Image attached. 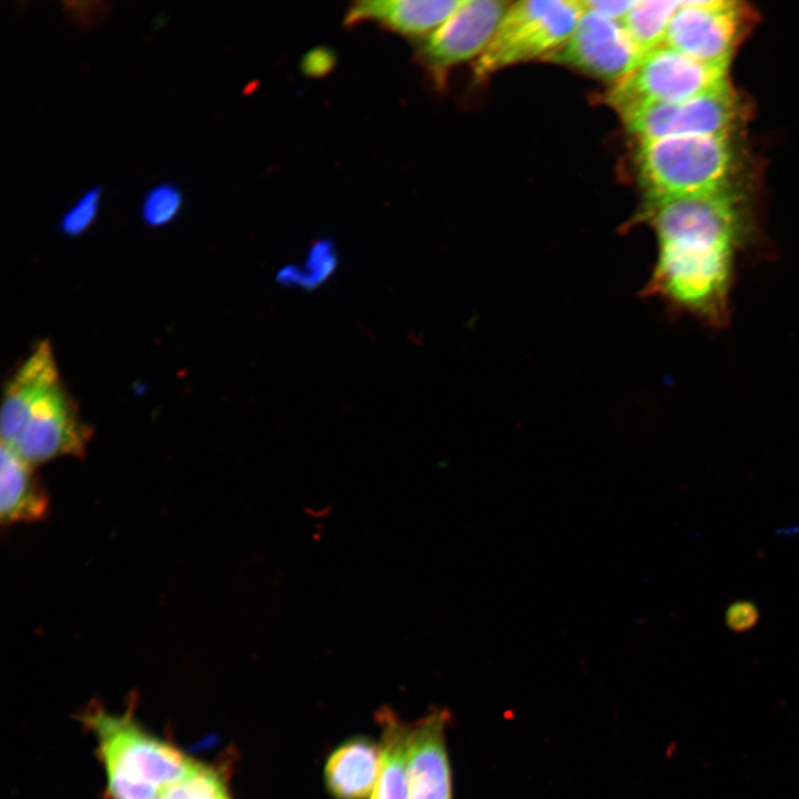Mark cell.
<instances>
[{"label":"cell","mask_w":799,"mask_h":799,"mask_svg":"<svg viewBox=\"0 0 799 799\" xmlns=\"http://www.w3.org/2000/svg\"><path fill=\"white\" fill-rule=\"evenodd\" d=\"M645 218L656 231L658 255L641 294L710 330L727 327L737 256L748 234L728 189L648 206Z\"/></svg>","instance_id":"6da1fadb"},{"label":"cell","mask_w":799,"mask_h":799,"mask_svg":"<svg viewBox=\"0 0 799 799\" xmlns=\"http://www.w3.org/2000/svg\"><path fill=\"white\" fill-rule=\"evenodd\" d=\"M82 719L97 737L111 799H155L198 765L130 717L94 708Z\"/></svg>","instance_id":"7a4b0ae2"},{"label":"cell","mask_w":799,"mask_h":799,"mask_svg":"<svg viewBox=\"0 0 799 799\" xmlns=\"http://www.w3.org/2000/svg\"><path fill=\"white\" fill-rule=\"evenodd\" d=\"M734 161L729 136L672 135L640 141L637 166L647 208L727 189Z\"/></svg>","instance_id":"3957f363"},{"label":"cell","mask_w":799,"mask_h":799,"mask_svg":"<svg viewBox=\"0 0 799 799\" xmlns=\"http://www.w3.org/2000/svg\"><path fill=\"white\" fill-rule=\"evenodd\" d=\"M583 12L580 1L512 3L493 40L477 58L475 75L486 78L510 64L549 55L568 40Z\"/></svg>","instance_id":"277c9868"},{"label":"cell","mask_w":799,"mask_h":799,"mask_svg":"<svg viewBox=\"0 0 799 799\" xmlns=\"http://www.w3.org/2000/svg\"><path fill=\"white\" fill-rule=\"evenodd\" d=\"M726 67L709 64L663 44L607 93L606 102L626 119L655 104L684 101L727 81Z\"/></svg>","instance_id":"5b68a950"},{"label":"cell","mask_w":799,"mask_h":799,"mask_svg":"<svg viewBox=\"0 0 799 799\" xmlns=\"http://www.w3.org/2000/svg\"><path fill=\"white\" fill-rule=\"evenodd\" d=\"M754 21V10L740 1H681L664 44L699 61L728 68Z\"/></svg>","instance_id":"8992f818"},{"label":"cell","mask_w":799,"mask_h":799,"mask_svg":"<svg viewBox=\"0 0 799 799\" xmlns=\"http://www.w3.org/2000/svg\"><path fill=\"white\" fill-rule=\"evenodd\" d=\"M745 105L726 81L694 98L647 107L624 119L640 141L672 135H724L737 129Z\"/></svg>","instance_id":"52a82bcc"},{"label":"cell","mask_w":799,"mask_h":799,"mask_svg":"<svg viewBox=\"0 0 799 799\" xmlns=\"http://www.w3.org/2000/svg\"><path fill=\"white\" fill-rule=\"evenodd\" d=\"M92 434L59 382L33 405L23 428L7 445L36 467L63 456L82 457Z\"/></svg>","instance_id":"ba28073f"},{"label":"cell","mask_w":799,"mask_h":799,"mask_svg":"<svg viewBox=\"0 0 799 799\" xmlns=\"http://www.w3.org/2000/svg\"><path fill=\"white\" fill-rule=\"evenodd\" d=\"M512 3L497 0H463L457 10L423 39L416 55L435 77L481 55L497 32Z\"/></svg>","instance_id":"9c48e42d"},{"label":"cell","mask_w":799,"mask_h":799,"mask_svg":"<svg viewBox=\"0 0 799 799\" xmlns=\"http://www.w3.org/2000/svg\"><path fill=\"white\" fill-rule=\"evenodd\" d=\"M643 58L618 22L584 11L568 40L545 59L598 79L621 80Z\"/></svg>","instance_id":"30bf717a"},{"label":"cell","mask_w":799,"mask_h":799,"mask_svg":"<svg viewBox=\"0 0 799 799\" xmlns=\"http://www.w3.org/2000/svg\"><path fill=\"white\" fill-rule=\"evenodd\" d=\"M448 710L433 708L412 725L406 773L408 799H453L445 731Z\"/></svg>","instance_id":"8fae6325"},{"label":"cell","mask_w":799,"mask_h":799,"mask_svg":"<svg viewBox=\"0 0 799 799\" xmlns=\"http://www.w3.org/2000/svg\"><path fill=\"white\" fill-rule=\"evenodd\" d=\"M59 382L53 348L48 341H41L18 366L4 388L1 443L10 444L18 436L33 405Z\"/></svg>","instance_id":"7c38bea8"},{"label":"cell","mask_w":799,"mask_h":799,"mask_svg":"<svg viewBox=\"0 0 799 799\" xmlns=\"http://www.w3.org/2000/svg\"><path fill=\"white\" fill-rule=\"evenodd\" d=\"M463 0H361L345 14V24L375 22L390 31L406 37H418L434 31L451 17Z\"/></svg>","instance_id":"4fadbf2b"},{"label":"cell","mask_w":799,"mask_h":799,"mask_svg":"<svg viewBox=\"0 0 799 799\" xmlns=\"http://www.w3.org/2000/svg\"><path fill=\"white\" fill-rule=\"evenodd\" d=\"M381 762L380 744L366 736L345 739L328 755L323 780L333 799H370Z\"/></svg>","instance_id":"5bb4252c"},{"label":"cell","mask_w":799,"mask_h":799,"mask_svg":"<svg viewBox=\"0 0 799 799\" xmlns=\"http://www.w3.org/2000/svg\"><path fill=\"white\" fill-rule=\"evenodd\" d=\"M0 456L2 525L43 520L49 512V498L36 474L34 466L4 443H1Z\"/></svg>","instance_id":"9a60e30c"},{"label":"cell","mask_w":799,"mask_h":799,"mask_svg":"<svg viewBox=\"0 0 799 799\" xmlns=\"http://www.w3.org/2000/svg\"><path fill=\"white\" fill-rule=\"evenodd\" d=\"M381 730L380 771L370 799H408L406 761L412 725L390 707L375 714Z\"/></svg>","instance_id":"2e32d148"},{"label":"cell","mask_w":799,"mask_h":799,"mask_svg":"<svg viewBox=\"0 0 799 799\" xmlns=\"http://www.w3.org/2000/svg\"><path fill=\"white\" fill-rule=\"evenodd\" d=\"M681 1H633L620 26L643 57L664 44L669 22Z\"/></svg>","instance_id":"e0dca14e"},{"label":"cell","mask_w":799,"mask_h":799,"mask_svg":"<svg viewBox=\"0 0 799 799\" xmlns=\"http://www.w3.org/2000/svg\"><path fill=\"white\" fill-rule=\"evenodd\" d=\"M155 799H232L226 771L198 762L182 779L166 788Z\"/></svg>","instance_id":"ac0fdd59"},{"label":"cell","mask_w":799,"mask_h":799,"mask_svg":"<svg viewBox=\"0 0 799 799\" xmlns=\"http://www.w3.org/2000/svg\"><path fill=\"white\" fill-rule=\"evenodd\" d=\"M336 263L333 244L328 240H320L309 251L304 269L286 266L277 274V282L312 289L327 280L334 272Z\"/></svg>","instance_id":"d6986e66"},{"label":"cell","mask_w":799,"mask_h":799,"mask_svg":"<svg viewBox=\"0 0 799 799\" xmlns=\"http://www.w3.org/2000/svg\"><path fill=\"white\" fill-rule=\"evenodd\" d=\"M184 204L182 189L173 182L151 186L143 195L141 219L145 226L158 229L173 222Z\"/></svg>","instance_id":"ffe728a7"},{"label":"cell","mask_w":799,"mask_h":799,"mask_svg":"<svg viewBox=\"0 0 799 799\" xmlns=\"http://www.w3.org/2000/svg\"><path fill=\"white\" fill-rule=\"evenodd\" d=\"M102 186L95 185L68 208L58 221V230L68 237H77L95 222L101 202Z\"/></svg>","instance_id":"44dd1931"},{"label":"cell","mask_w":799,"mask_h":799,"mask_svg":"<svg viewBox=\"0 0 799 799\" xmlns=\"http://www.w3.org/2000/svg\"><path fill=\"white\" fill-rule=\"evenodd\" d=\"M725 618L730 630L746 631L755 627L759 618V611L754 603L740 600L728 607Z\"/></svg>","instance_id":"7402d4cb"},{"label":"cell","mask_w":799,"mask_h":799,"mask_svg":"<svg viewBox=\"0 0 799 799\" xmlns=\"http://www.w3.org/2000/svg\"><path fill=\"white\" fill-rule=\"evenodd\" d=\"M583 11H593L611 20L621 19L633 1H580Z\"/></svg>","instance_id":"603a6c76"}]
</instances>
